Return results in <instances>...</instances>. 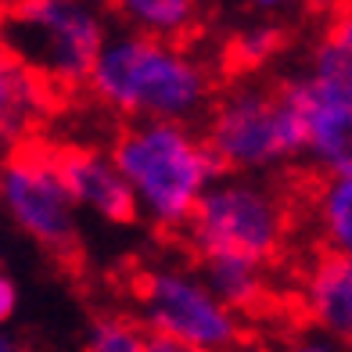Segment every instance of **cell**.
Wrapping results in <instances>:
<instances>
[{"mask_svg":"<svg viewBox=\"0 0 352 352\" xmlns=\"http://www.w3.org/2000/svg\"><path fill=\"white\" fill-rule=\"evenodd\" d=\"M302 133V151L313 155L331 176H352V33L349 22L331 29L316 47L306 76L280 94Z\"/></svg>","mask_w":352,"mask_h":352,"instance_id":"obj_3","label":"cell"},{"mask_svg":"<svg viewBox=\"0 0 352 352\" xmlns=\"http://www.w3.org/2000/svg\"><path fill=\"white\" fill-rule=\"evenodd\" d=\"M144 316L158 338L180 342L198 352H230L241 342V324L234 309L184 270H158L144 280Z\"/></svg>","mask_w":352,"mask_h":352,"instance_id":"obj_7","label":"cell"},{"mask_svg":"<svg viewBox=\"0 0 352 352\" xmlns=\"http://www.w3.org/2000/svg\"><path fill=\"white\" fill-rule=\"evenodd\" d=\"M0 201L19 227L54 255L76 252V205L65 195L51 158L19 151L0 166Z\"/></svg>","mask_w":352,"mask_h":352,"instance_id":"obj_8","label":"cell"},{"mask_svg":"<svg viewBox=\"0 0 352 352\" xmlns=\"http://www.w3.org/2000/svg\"><path fill=\"white\" fill-rule=\"evenodd\" d=\"M14 306H19V292H14V284L0 274V324H4V320H11Z\"/></svg>","mask_w":352,"mask_h":352,"instance_id":"obj_16","label":"cell"},{"mask_svg":"<svg viewBox=\"0 0 352 352\" xmlns=\"http://www.w3.org/2000/svg\"><path fill=\"white\" fill-rule=\"evenodd\" d=\"M111 162L130 184L137 212L144 209L158 227L187 223L205 187L227 173L209 144L180 122H137L119 137Z\"/></svg>","mask_w":352,"mask_h":352,"instance_id":"obj_2","label":"cell"},{"mask_svg":"<svg viewBox=\"0 0 352 352\" xmlns=\"http://www.w3.org/2000/svg\"><path fill=\"white\" fill-rule=\"evenodd\" d=\"M111 4L140 36L169 43V36H184L195 25L201 0H111Z\"/></svg>","mask_w":352,"mask_h":352,"instance_id":"obj_12","label":"cell"},{"mask_svg":"<svg viewBox=\"0 0 352 352\" xmlns=\"http://www.w3.org/2000/svg\"><path fill=\"white\" fill-rule=\"evenodd\" d=\"M94 94L144 122H187L209 101V76L180 47L140 33L104 40L90 65Z\"/></svg>","mask_w":352,"mask_h":352,"instance_id":"obj_1","label":"cell"},{"mask_svg":"<svg viewBox=\"0 0 352 352\" xmlns=\"http://www.w3.org/2000/svg\"><path fill=\"white\" fill-rule=\"evenodd\" d=\"M292 352H338V345L327 342V338H306V342H298Z\"/></svg>","mask_w":352,"mask_h":352,"instance_id":"obj_18","label":"cell"},{"mask_svg":"<svg viewBox=\"0 0 352 352\" xmlns=\"http://www.w3.org/2000/svg\"><path fill=\"white\" fill-rule=\"evenodd\" d=\"M144 334L140 327H133L130 320H119V316H108L98 320L90 327V338H87V352H144Z\"/></svg>","mask_w":352,"mask_h":352,"instance_id":"obj_15","label":"cell"},{"mask_svg":"<svg viewBox=\"0 0 352 352\" xmlns=\"http://www.w3.org/2000/svg\"><path fill=\"white\" fill-rule=\"evenodd\" d=\"M11 352H19V349H11Z\"/></svg>","mask_w":352,"mask_h":352,"instance_id":"obj_22","label":"cell"},{"mask_svg":"<svg viewBox=\"0 0 352 352\" xmlns=\"http://www.w3.org/2000/svg\"><path fill=\"white\" fill-rule=\"evenodd\" d=\"M144 352H198V349H187L180 342H169V338H158V334H151L148 342H144Z\"/></svg>","mask_w":352,"mask_h":352,"instance_id":"obj_17","label":"cell"},{"mask_svg":"<svg viewBox=\"0 0 352 352\" xmlns=\"http://www.w3.org/2000/svg\"><path fill=\"white\" fill-rule=\"evenodd\" d=\"M0 352H11V342H8V334H0Z\"/></svg>","mask_w":352,"mask_h":352,"instance_id":"obj_21","label":"cell"},{"mask_svg":"<svg viewBox=\"0 0 352 352\" xmlns=\"http://www.w3.org/2000/svg\"><path fill=\"white\" fill-rule=\"evenodd\" d=\"M320 212H324V227L331 245L338 255H349L352 248V176H331L320 198Z\"/></svg>","mask_w":352,"mask_h":352,"instance_id":"obj_14","label":"cell"},{"mask_svg":"<svg viewBox=\"0 0 352 352\" xmlns=\"http://www.w3.org/2000/svg\"><path fill=\"white\" fill-rule=\"evenodd\" d=\"M252 4H255V8H266V11H270V8H280V4H287V0H252Z\"/></svg>","mask_w":352,"mask_h":352,"instance_id":"obj_20","label":"cell"},{"mask_svg":"<svg viewBox=\"0 0 352 352\" xmlns=\"http://www.w3.org/2000/svg\"><path fill=\"white\" fill-rule=\"evenodd\" d=\"M187 223L201 255H245L263 263L284 241V205L252 180L219 176L205 187Z\"/></svg>","mask_w":352,"mask_h":352,"instance_id":"obj_5","label":"cell"},{"mask_svg":"<svg viewBox=\"0 0 352 352\" xmlns=\"http://www.w3.org/2000/svg\"><path fill=\"white\" fill-rule=\"evenodd\" d=\"M309 309L334 338L352 334V263L349 255H327L309 277Z\"/></svg>","mask_w":352,"mask_h":352,"instance_id":"obj_10","label":"cell"},{"mask_svg":"<svg viewBox=\"0 0 352 352\" xmlns=\"http://www.w3.org/2000/svg\"><path fill=\"white\" fill-rule=\"evenodd\" d=\"M201 284L227 309H248L263 295V263L245 259V255H205Z\"/></svg>","mask_w":352,"mask_h":352,"instance_id":"obj_11","label":"cell"},{"mask_svg":"<svg viewBox=\"0 0 352 352\" xmlns=\"http://www.w3.org/2000/svg\"><path fill=\"white\" fill-rule=\"evenodd\" d=\"M51 166L76 209L83 205V209H90L94 216H101L108 223L137 219L133 190L108 155L90 151V148H61L51 155Z\"/></svg>","mask_w":352,"mask_h":352,"instance_id":"obj_9","label":"cell"},{"mask_svg":"<svg viewBox=\"0 0 352 352\" xmlns=\"http://www.w3.org/2000/svg\"><path fill=\"white\" fill-rule=\"evenodd\" d=\"M36 111V76L25 72L0 43V137H14Z\"/></svg>","mask_w":352,"mask_h":352,"instance_id":"obj_13","label":"cell"},{"mask_svg":"<svg viewBox=\"0 0 352 352\" xmlns=\"http://www.w3.org/2000/svg\"><path fill=\"white\" fill-rule=\"evenodd\" d=\"M209 148L223 169H263L302 151V133L277 94L241 87L219 101Z\"/></svg>","mask_w":352,"mask_h":352,"instance_id":"obj_6","label":"cell"},{"mask_svg":"<svg viewBox=\"0 0 352 352\" xmlns=\"http://www.w3.org/2000/svg\"><path fill=\"white\" fill-rule=\"evenodd\" d=\"M270 43H274V36H270V29H263V33H255V36L248 40V51H252V54H266Z\"/></svg>","mask_w":352,"mask_h":352,"instance_id":"obj_19","label":"cell"},{"mask_svg":"<svg viewBox=\"0 0 352 352\" xmlns=\"http://www.w3.org/2000/svg\"><path fill=\"white\" fill-rule=\"evenodd\" d=\"M104 40V22L87 0H19L0 19L8 54L54 83H83Z\"/></svg>","mask_w":352,"mask_h":352,"instance_id":"obj_4","label":"cell"}]
</instances>
